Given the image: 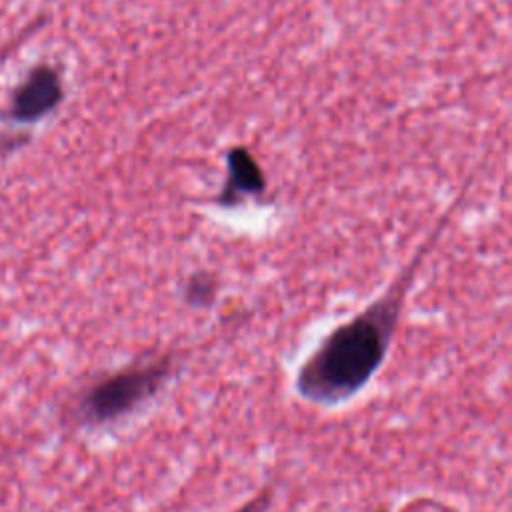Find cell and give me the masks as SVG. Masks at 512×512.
<instances>
[{
    "label": "cell",
    "mask_w": 512,
    "mask_h": 512,
    "mask_svg": "<svg viewBox=\"0 0 512 512\" xmlns=\"http://www.w3.org/2000/svg\"><path fill=\"white\" fill-rule=\"evenodd\" d=\"M226 182L214 202L224 208H234L256 198L266 190V178L256 158L242 146H236L226 156Z\"/></svg>",
    "instance_id": "277c9868"
},
{
    "label": "cell",
    "mask_w": 512,
    "mask_h": 512,
    "mask_svg": "<svg viewBox=\"0 0 512 512\" xmlns=\"http://www.w3.org/2000/svg\"><path fill=\"white\" fill-rule=\"evenodd\" d=\"M62 100L64 84L60 72L48 62H38L12 88L2 120L10 126H34L48 118Z\"/></svg>",
    "instance_id": "3957f363"
},
{
    "label": "cell",
    "mask_w": 512,
    "mask_h": 512,
    "mask_svg": "<svg viewBox=\"0 0 512 512\" xmlns=\"http://www.w3.org/2000/svg\"><path fill=\"white\" fill-rule=\"evenodd\" d=\"M218 296V278L208 270L192 272L182 284V300L194 310H208Z\"/></svg>",
    "instance_id": "5b68a950"
},
{
    "label": "cell",
    "mask_w": 512,
    "mask_h": 512,
    "mask_svg": "<svg viewBox=\"0 0 512 512\" xmlns=\"http://www.w3.org/2000/svg\"><path fill=\"white\" fill-rule=\"evenodd\" d=\"M272 498H274V492L272 488L266 486L254 496H250L248 500H244L240 506H236L232 512H268L272 508Z\"/></svg>",
    "instance_id": "8992f818"
},
{
    "label": "cell",
    "mask_w": 512,
    "mask_h": 512,
    "mask_svg": "<svg viewBox=\"0 0 512 512\" xmlns=\"http://www.w3.org/2000/svg\"><path fill=\"white\" fill-rule=\"evenodd\" d=\"M446 218L416 248L394 280L356 314L332 326L294 372V394L316 408H338L368 388L382 370L398 332L408 294Z\"/></svg>",
    "instance_id": "6da1fadb"
},
{
    "label": "cell",
    "mask_w": 512,
    "mask_h": 512,
    "mask_svg": "<svg viewBox=\"0 0 512 512\" xmlns=\"http://www.w3.org/2000/svg\"><path fill=\"white\" fill-rule=\"evenodd\" d=\"M184 358L176 350L134 360L94 380L76 398L72 416L82 428L118 424L152 404L180 374Z\"/></svg>",
    "instance_id": "7a4b0ae2"
},
{
    "label": "cell",
    "mask_w": 512,
    "mask_h": 512,
    "mask_svg": "<svg viewBox=\"0 0 512 512\" xmlns=\"http://www.w3.org/2000/svg\"><path fill=\"white\" fill-rule=\"evenodd\" d=\"M34 26L36 24H32V26H28L26 30H20V34L18 36H14V38H10L8 42H4L2 46H0V70H2V66L6 64V60L16 52V48L20 46V42L22 40H26L30 34H32V30H34Z\"/></svg>",
    "instance_id": "52a82bcc"
},
{
    "label": "cell",
    "mask_w": 512,
    "mask_h": 512,
    "mask_svg": "<svg viewBox=\"0 0 512 512\" xmlns=\"http://www.w3.org/2000/svg\"><path fill=\"white\" fill-rule=\"evenodd\" d=\"M372 512H390V508H388V506H378V508H374Z\"/></svg>",
    "instance_id": "ba28073f"
}]
</instances>
